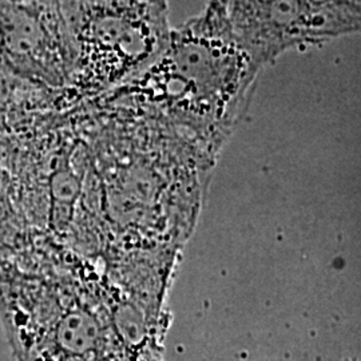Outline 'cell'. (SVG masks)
<instances>
[{"instance_id": "1", "label": "cell", "mask_w": 361, "mask_h": 361, "mask_svg": "<svg viewBox=\"0 0 361 361\" xmlns=\"http://www.w3.org/2000/svg\"><path fill=\"white\" fill-rule=\"evenodd\" d=\"M261 66L233 34L224 3L171 31L152 65L119 90L194 135L209 157L237 122Z\"/></svg>"}, {"instance_id": "2", "label": "cell", "mask_w": 361, "mask_h": 361, "mask_svg": "<svg viewBox=\"0 0 361 361\" xmlns=\"http://www.w3.org/2000/svg\"><path fill=\"white\" fill-rule=\"evenodd\" d=\"M74 49L65 101L77 102L126 85L168 46L165 1H61Z\"/></svg>"}, {"instance_id": "3", "label": "cell", "mask_w": 361, "mask_h": 361, "mask_svg": "<svg viewBox=\"0 0 361 361\" xmlns=\"http://www.w3.org/2000/svg\"><path fill=\"white\" fill-rule=\"evenodd\" d=\"M233 34L258 65L283 52L361 31V1H228Z\"/></svg>"}]
</instances>
